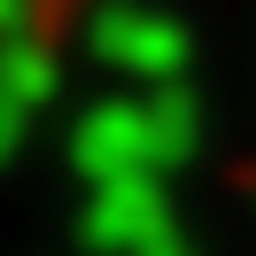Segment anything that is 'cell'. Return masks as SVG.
<instances>
[{
  "label": "cell",
  "mask_w": 256,
  "mask_h": 256,
  "mask_svg": "<svg viewBox=\"0 0 256 256\" xmlns=\"http://www.w3.org/2000/svg\"><path fill=\"white\" fill-rule=\"evenodd\" d=\"M70 0H0V32H16V24H39V16H62Z\"/></svg>",
  "instance_id": "cell-1"
}]
</instances>
